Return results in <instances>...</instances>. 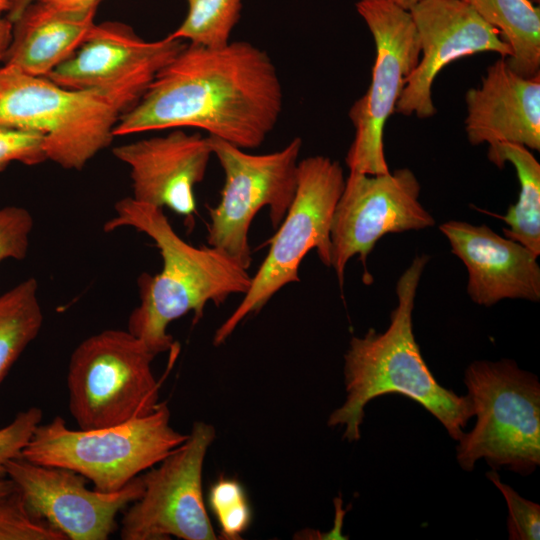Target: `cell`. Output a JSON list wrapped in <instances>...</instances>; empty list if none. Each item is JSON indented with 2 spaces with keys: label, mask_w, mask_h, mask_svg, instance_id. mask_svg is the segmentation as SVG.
Returning <instances> with one entry per match:
<instances>
[{
  "label": "cell",
  "mask_w": 540,
  "mask_h": 540,
  "mask_svg": "<svg viewBox=\"0 0 540 540\" xmlns=\"http://www.w3.org/2000/svg\"><path fill=\"white\" fill-rule=\"evenodd\" d=\"M468 271L467 293L482 306L503 299L540 300V267L528 248L487 225L447 221L439 227Z\"/></svg>",
  "instance_id": "cell-17"
},
{
  "label": "cell",
  "mask_w": 540,
  "mask_h": 540,
  "mask_svg": "<svg viewBox=\"0 0 540 540\" xmlns=\"http://www.w3.org/2000/svg\"><path fill=\"white\" fill-rule=\"evenodd\" d=\"M43 321L35 278H27L0 294V384L38 336Z\"/></svg>",
  "instance_id": "cell-22"
},
{
  "label": "cell",
  "mask_w": 540,
  "mask_h": 540,
  "mask_svg": "<svg viewBox=\"0 0 540 540\" xmlns=\"http://www.w3.org/2000/svg\"><path fill=\"white\" fill-rule=\"evenodd\" d=\"M496 28L511 48L505 58L517 74L532 77L540 70V10L530 0H464Z\"/></svg>",
  "instance_id": "cell-21"
},
{
  "label": "cell",
  "mask_w": 540,
  "mask_h": 540,
  "mask_svg": "<svg viewBox=\"0 0 540 540\" xmlns=\"http://www.w3.org/2000/svg\"><path fill=\"white\" fill-rule=\"evenodd\" d=\"M474 428L456 447L462 469L472 471L479 459L493 470L521 475L540 464V383L511 359L472 362L464 374Z\"/></svg>",
  "instance_id": "cell-6"
},
{
  "label": "cell",
  "mask_w": 540,
  "mask_h": 540,
  "mask_svg": "<svg viewBox=\"0 0 540 540\" xmlns=\"http://www.w3.org/2000/svg\"><path fill=\"white\" fill-rule=\"evenodd\" d=\"M489 161L502 168L511 163L518 177V201L510 205L501 218L508 225L503 228L506 238L519 242L536 256L540 255V164L523 145L500 142L489 145Z\"/></svg>",
  "instance_id": "cell-20"
},
{
  "label": "cell",
  "mask_w": 540,
  "mask_h": 540,
  "mask_svg": "<svg viewBox=\"0 0 540 540\" xmlns=\"http://www.w3.org/2000/svg\"><path fill=\"white\" fill-rule=\"evenodd\" d=\"M186 17L168 36L190 44L217 48L230 42L240 20L243 0H185Z\"/></svg>",
  "instance_id": "cell-23"
},
{
  "label": "cell",
  "mask_w": 540,
  "mask_h": 540,
  "mask_svg": "<svg viewBox=\"0 0 540 540\" xmlns=\"http://www.w3.org/2000/svg\"><path fill=\"white\" fill-rule=\"evenodd\" d=\"M154 78L76 90L47 77L0 65V125L41 132L48 160L81 170L108 147L120 116L142 96Z\"/></svg>",
  "instance_id": "cell-4"
},
{
  "label": "cell",
  "mask_w": 540,
  "mask_h": 540,
  "mask_svg": "<svg viewBox=\"0 0 540 540\" xmlns=\"http://www.w3.org/2000/svg\"><path fill=\"white\" fill-rule=\"evenodd\" d=\"M207 503L226 540L241 539L252 521V510L242 484L233 478L220 477L209 488Z\"/></svg>",
  "instance_id": "cell-24"
},
{
  "label": "cell",
  "mask_w": 540,
  "mask_h": 540,
  "mask_svg": "<svg viewBox=\"0 0 540 540\" xmlns=\"http://www.w3.org/2000/svg\"><path fill=\"white\" fill-rule=\"evenodd\" d=\"M42 417L39 407H30L17 413L8 425L0 428V479L7 477L6 464L21 456Z\"/></svg>",
  "instance_id": "cell-29"
},
{
  "label": "cell",
  "mask_w": 540,
  "mask_h": 540,
  "mask_svg": "<svg viewBox=\"0 0 540 540\" xmlns=\"http://www.w3.org/2000/svg\"><path fill=\"white\" fill-rule=\"evenodd\" d=\"M98 7L65 10L35 0L12 23V38L2 63L48 77L83 43L96 23Z\"/></svg>",
  "instance_id": "cell-19"
},
{
  "label": "cell",
  "mask_w": 540,
  "mask_h": 540,
  "mask_svg": "<svg viewBox=\"0 0 540 540\" xmlns=\"http://www.w3.org/2000/svg\"><path fill=\"white\" fill-rule=\"evenodd\" d=\"M16 489L15 483L8 477L0 479V500Z\"/></svg>",
  "instance_id": "cell-33"
},
{
  "label": "cell",
  "mask_w": 540,
  "mask_h": 540,
  "mask_svg": "<svg viewBox=\"0 0 540 540\" xmlns=\"http://www.w3.org/2000/svg\"><path fill=\"white\" fill-rule=\"evenodd\" d=\"M114 209L115 216L105 222L103 230L135 228L155 242L163 260L159 273L139 276L140 303L131 312L127 329L155 355L174 348L167 332L172 321L192 311L195 324L208 302L219 306L230 295H244L249 289L252 277L246 268L216 247H195L184 241L163 208L125 197Z\"/></svg>",
  "instance_id": "cell-3"
},
{
  "label": "cell",
  "mask_w": 540,
  "mask_h": 540,
  "mask_svg": "<svg viewBox=\"0 0 540 540\" xmlns=\"http://www.w3.org/2000/svg\"><path fill=\"white\" fill-rule=\"evenodd\" d=\"M465 130L472 145L510 142L540 149V73L524 77L501 57L481 85L466 92Z\"/></svg>",
  "instance_id": "cell-18"
},
{
  "label": "cell",
  "mask_w": 540,
  "mask_h": 540,
  "mask_svg": "<svg viewBox=\"0 0 540 540\" xmlns=\"http://www.w3.org/2000/svg\"><path fill=\"white\" fill-rule=\"evenodd\" d=\"M488 479L504 496L508 507V533L511 540H538L540 538V505L520 496L512 487L501 482L496 471Z\"/></svg>",
  "instance_id": "cell-27"
},
{
  "label": "cell",
  "mask_w": 540,
  "mask_h": 540,
  "mask_svg": "<svg viewBox=\"0 0 540 540\" xmlns=\"http://www.w3.org/2000/svg\"><path fill=\"white\" fill-rule=\"evenodd\" d=\"M420 190L408 168L379 175L349 172L331 226V267L340 287L347 263L356 255L364 265L365 283L372 281L366 261L384 235L435 225L419 201Z\"/></svg>",
  "instance_id": "cell-12"
},
{
  "label": "cell",
  "mask_w": 540,
  "mask_h": 540,
  "mask_svg": "<svg viewBox=\"0 0 540 540\" xmlns=\"http://www.w3.org/2000/svg\"><path fill=\"white\" fill-rule=\"evenodd\" d=\"M47 160L44 134L31 129L0 125V172L11 162L35 166Z\"/></svg>",
  "instance_id": "cell-26"
},
{
  "label": "cell",
  "mask_w": 540,
  "mask_h": 540,
  "mask_svg": "<svg viewBox=\"0 0 540 540\" xmlns=\"http://www.w3.org/2000/svg\"><path fill=\"white\" fill-rule=\"evenodd\" d=\"M6 474L30 511L67 540H107L117 529V515L144 490L141 475L115 492L89 489L88 479L73 470L37 464L22 456L8 461Z\"/></svg>",
  "instance_id": "cell-13"
},
{
  "label": "cell",
  "mask_w": 540,
  "mask_h": 540,
  "mask_svg": "<svg viewBox=\"0 0 540 540\" xmlns=\"http://www.w3.org/2000/svg\"><path fill=\"white\" fill-rule=\"evenodd\" d=\"M12 22L3 15H0V63L3 61L5 52L12 38Z\"/></svg>",
  "instance_id": "cell-31"
},
{
  "label": "cell",
  "mask_w": 540,
  "mask_h": 540,
  "mask_svg": "<svg viewBox=\"0 0 540 540\" xmlns=\"http://www.w3.org/2000/svg\"><path fill=\"white\" fill-rule=\"evenodd\" d=\"M112 152L130 169L134 200L167 207L193 224L194 187L204 179L213 155L208 136L178 128L116 146Z\"/></svg>",
  "instance_id": "cell-15"
},
{
  "label": "cell",
  "mask_w": 540,
  "mask_h": 540,
  "mask_svg": "<svg viewBox=\"0 0 540 540\" xmlns=\"http://www.w3.org/2000/svg\"><path fill=\"white\" fill-rule=\"evenodd\" d=\"M34 1L35 0H13L6 17L13 23L24 9Z\"/></svg>",
  "instance_id": "cell-32"
},
{
  "label": "cell",
  "mask_w": 540,
  "mask_h": 540,
  "mask_svg": "<svg viewBox=\"0 0 540 540\" xmlns=\"http://www.w3.org/2000/svg\"><path fill=\"white\" fill-rule=\"evenodd\" d=\"M208 138L225 182L219 203L209 210L207 243L248 269L253 218L268 207L272 226L277 228L295 197L302 140L296 137L272 153L250 154L222 139Z\"/></svg>",
  "instance_id": "cell-9"
},
{
  "label": "cell",
  "mask_w": 540,
  "mask_h": 540,
  "mask_svg": "<svg viewBox=\"0 0 540 540\" xmlns=\"http://www.w3.org/2000/svg\"><path fill=\"white\" fill-rule=\"evenodd\" d=\"M409 11L422 57L406 81L397 113L432 117L436 113L432 85L451 62L482 52H495L503 58L512 54L500 32L464 0H421Z\"/></svg>",
  "instance_id": "cell-14"
},
{
  "label": "cell",
  "mask_w": 540,
  "mask_h": 540,
  "mask_svg": "<svg viewBox=\"0 0 540 540\" xmlns=\"http://www.w3.org/2000/svg\"><path fill=\"white\" fill-rule=\"evenodd\" d=\"M187 436L170 425L167 403L160 402L148 415L100 429L74 430L56 416L36 427L21 456L73 470L110 493L158 464Z\"/></svg>",
  "instance_id": "cell-5"
},
{
  "label": "cell",
  "mask_w": 540,
  "mask_h": 540,
  "mask_svg": "<svg viewBox=\"0 0 540 540\" xmlns=\"http://www.w3.org/2000/svg\"><path fill=\"white\" fill-rule=\"evenodd\" d=\"M344 185L338 161L321 155L299 161L295 197L241 303L214 333V345L224 343L240 322L260 311L284 286L298 282L300 263L310 250L331 267V226Z\"/></svg>",
  "instance_id": "cell-7"
},
{
  "label": "cell",
  "mask_w": 540,
  "mask_h": 540,
  "mask_svg": "<svg viewBox=\"0 0 540 540\" xmlns=\"http://www.w3.org/2000/svg\"><path fill=\"white\" fill-rule=\"evenodd\" d=\"M216 437L211 424L198 421L187 439L141 475L142 495L120 522L122 540H215L202 487L204 460Z\"/></svg>",
  "instance_id": "cell-11"
},
{
  "label": "cell",
  "mask_w": 540,
  "mask_h": 540,
  "mask_svg": "<svg viewBox=\"0 0 540 540\" xmlns=\"http://www.w3.org/2000/svg\"><path fill=\"white\" fill-rule=\"evenodd\" d=\"M13 0H0V15L8 13Z\"/></svg>",
  "instance_id": "cell-35"
},
{
  "label": "cell",
  "mask_w": 540,
  "mask_h": 540,
  "mask_svg": "<svg viewBox=\"0 0 540 540\" xmlns=\"http://www.w3.org/2000/svg\"><path fill=\"white\" fill-rule=\"evenodd\" d=\"M0 540H67L30 511L17 488L0 500Z\"/></svg>",
  "instance_id": "cell-25"
},
{
  "label": "cell",
  "mask_w": 540,
  "mask_h": 540,
  "mask_svg": "<svg viewBox=\"0 0 540 540\" xmlns=\"http://www.w3.org/2000/svg\"><path fill=\"white\" fill-rule=\"evenodd\" d=\"M186 44L168 35L146 41L119 21L95 23L74 54L47 78L76 90L99 89L140 77L154 78Z\"/></svg>",
  "instance_id": "cell-16"
},
{
  "label": "cell",
  "mask_w": 540,
  "mask_h": 540,
  "mask_svg": "<svg viewBox=\"0 0 540 540\" xmlns=\"http://www.w3.org/2000/svg\"><path fill=\"white\" fill-rule=\"evenodd\" d=\"M33 225V217L26 208L15 205L0 208V263L27 256Z\"/></svg>",
  "instance_id": "cell-28"
},
{
  "label": "cell",
  "mask_w": 540,
  "mask_h": 540,
  "mask_svg": "<svg viewBox=\"0 0 540 540\" xmlns=\"http://www.w3.org/2000/svg\"><path fill=\"white\" fill-rule=\"evenodd\" d=\"M428 255H417L396 284L398 303L390 324L380 333L371 328L352 337L344 355L347 392L343 405L329 416L328 426H343L349 442L361 437L365 406L386 394H401L429 411L456 441L474 416L468 396L442 387L425 363L413 333L412 313Z\"/></svg>",
  "instance_id": "cell-2"
},
{
  "label": "cell",
  "mask_w": 540,
  "mask_h": 540,
  "mask_svg": "<svg viewBox=\"0 0 540 540\" xmlns=\"http://www.w3.org/2000/svg\"><path fill=\"white\" fill-rule=\"evenodd\" d=\"M58 9H82L100 4L101 0H41Z\"/></svg>",
  "instance_id": "cell-30"
},
{
  "label": "cell",
  "mask_w": 540,
  "mask_h": 540,
  "mask_svg": "<svg viewBox=\"0 0 540 540\" xmlns=\"http://www.w3.org/2000/svg\"><path fill=\"white\" fill-rule=\"evenodd\" d=\"M390 1H392L399 7L409 11L413 6H415L421 0H390Z\"/></svg>",
  "instance_id": "cell-34"
},
{
  "label": "cell",
  "mask_w": 540,
  "mask_h": 540,
  "mask_svg": "<svg viewBox=\"0 0 540 540\" xmlns=\"http://www.w3.org/2000/svg\"><path fill=\"white\" fill-rule=\"evenodd\" d=\"M282 105L281 81L264 50L246 41L189 43L120 116L114 136L189 127L253 149L276 126Z\"/></svg>",
  "instance_id": "cell-1"
},
{
  "label": "cell",
  "mask_w": 540,
  "mask_h": 540,
  "mask_svg": "<svg viewBox=\"0 0 540 540\" xmlns=\"http://www.w3.org/2000/svg\"><path fill=\"white\" fill-rule=\"evenodd\" d=\"M356 9L373 36L376 57L370 86L349 110L355 136L345 161L349 172L387 174L385 125L418 64L420 44L410 11L392 1L359 0Z\"/></svg>",
  "instance_id": "cell-10"
},
{
  "label": "cell",
  "mask_w": 540,
  "mask_h": 540,
  "mask_svg": "<svg viewBox=\"0 0 540 540\" xmlns=\"http://www.w3.org/2000/svg\"><path fill=\"white\" fill-rule=\"evenodd\" d=\"M156 355L128 330L107 329L80 342L67 371L69 411L79 429L122 424L153 412L160 384Z\"/></svg>",
  "instance_id": "cell-8"
},
{
  "label": "cell",
  "mask_w": 540,
  "mask_h": 540,
  "mask_svg": "<svg viewBox=\"0 0 540 540\" xmlns=\"http://www.w3.org/2000/svg\"><path fill=\"white\" fill-rule=\"evenodd\" d=\"M532 3H534L535 5H538L540 0H530Z\"/></svg>",
  "instance_id": "cell-36"
}]
</instances>
